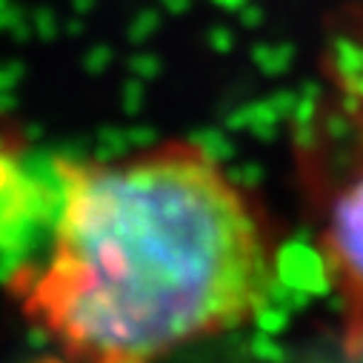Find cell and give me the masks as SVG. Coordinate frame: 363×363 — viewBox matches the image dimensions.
<instances>
[{
	"instance_id": "1",
	"label": "cell",
	"mask_w": 363,
	"mask_h": 363,
	"mask_svg": "<svg viewBox=\"0 0 363 363\" xmlns=\"http://www.w3.org/2000/svg\"><path fill=\"white\" fill-rule=\"evenodd\" d=\"M263 203L201 143L60 160L40 260L12 275L63 363H163L255 323L278 286Z\"/></svg>"
},
{
	"instance_id": "2",
	"label": "cell",
	"mask_w": 363,
	"mask_h": 363,
	"mask_svg": "<svg viewBox=\"0 0 363 363\" xmlns=\"http://www.w3.org/2000/svg\"><path fill=\"white\" fill-rule=\"evenodd\" d=\"M318 252L340 306L343 349L363 354V149L320 195Z\"/></svg>"
}]
</instances>
